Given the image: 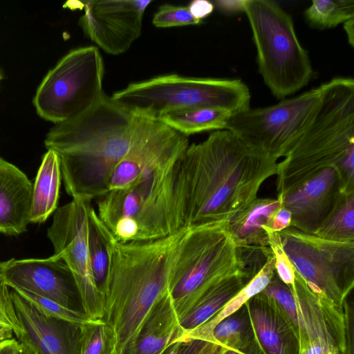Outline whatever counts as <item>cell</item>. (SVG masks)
Masks as SVG:
<instances>
[{
    "label": "cell",
    "instance_id": "cell-40",
    "mask_svg": "<svg viewBox=\"0 0 354 354\" xmlns=\"http://www.w3.org/2000/svg\"><path fill=\"white\" fill-rule=\"evenodd\" d=\"M21 347L15 337L6 339L0 343V354H18Z\"/></svg>",
    "mask_w": 354,
    "mask_h": 354
},
{
    "label": "cell",
    "instance_id": "cell-2",
    "mask_svg": "<svg viewBox=\"0 0 354 354\" xmlns=\"http://www.w3.org/2000/svg\"><path fill=\"white\" fill-rule=\"evenodd\" d=\"M135 121L136 115L104 93L84 113L50 129L44 144L58 155L72 199L91 201L107 193L113 169L131 148Z\"/></svg>",
    "mask_w": 354,
    "mask_h": 354
},
{
    "label": "cell",
    "instance_id": "cell-24",
    "mask_svg": "<svg viewBox=\"0 0 354 354\" xmlns=\"http://www.w3.org/2000/svg\"><path fill=\"white\" fill-rule=\"evenodd\" d=\"M62 179L59 156L48 149L32 184L30 223H42L57 210Z\"/></svg>",
    "mask_w": 354,
    "mask_h": 354
},
{
    "label": "cell",
    "instance_id": "cell-17",
    "mask_svg": "<svg viewBox=\"0 0 354 354\" xmlns=\"http://www.w3.org/2000/svg\"><path fill=\"white\" fill-rule=\"evenodd\" d=\"M10 290L20 344L36 354H77L81 325L48 316Z\"/></svg>",
    "mask_w": 354,
    "mask_h": 354
},
{
    "label": "cell",
    "instance_id": "cell-13",
    "mask_svg": "<svg viewBox=\"0 0 354 354\" xmlns=\"http://www.w3.org/2000/svg\"><path fill=\"white\" fill-rule=\"evenodd\" d=\"M91 201L72 199L53 214L47 236L54 254L68 267L79 295L82 311L93 319H102L104 295L93 278L88 246V212Z\"/></svg>",
    "mask_w": 354,
    "mask_h": 354
},
{
    "label": "cell",
    "instance_id": "cell-11",
    "mask_svg": "<svg viewBox=\"0 0 354 354\" xmlns=\"http://www.w3.org/2000/svg\"><path fill=\"white\" fill-rule=\"evenodd\" d=\"M322 86L279 103L231 115L226 129L277 158L284 157L306 129L317 109Z\"/></svg>",
    "mask_w": 354,
    "mask_h": 354
},
{
    "label": "cell",
    "instance_id": "cell-6",
    "mask_svg": "<svg viewBox=\"0 0 354 354\" xmlns=\"http://www.w3.org/2000/svg\"><path fill=\"white\" fill-rule=\"evenodd\" d=\"M111 100L134 115L158 120L174 110L212 107L232 115L250 108V92L239 79L160 75L129 84Z\"/></svg>",
    "mask_w": 354,
    "mask_h": 354
},
{
    "label": "cell",
    "instance_id": "cell-26",
    "mask_svg": "<svg viewBox=\"0 0 354 354\" xmlns=\"http://www.w3.org/2000/svg\"><path fill=\"white\" fill-rule=\"evenodd\" d=\"M231 113L212 107H194L169 111L158 119L171 129L188 137L209 131L226 129Z\"/></svg>",
    "mask_w": 354,
    "mask_h": 354
},
{
    "label": "cell",
    "instance_id": "cell-19",
    "mask_svg": "<svg viewBox=\"0 0 354 354\" xmlns=\"http://www.w3.org/2000/svg\"><path fill=\"white\" fill-rule=\"evenodd\" d=\"M245 305L261 354H299L295 331L269 297L261 292Z\"/></svg>",
    "mask_w": 354,
    "mask_h": 354
},
{
    "label": "cell",
    "instance_id": "cell-42",
    "mask_svg": "<svg viewBox=\"0 0 354 354\" xmlns=\"http://www.w3.org/2000/svg\"><path fill=\"white\" fill-rule=\"evenodd\" d=\"M344 28L346 33L349 44L354 46V18L345 21L344 24Z\"/></svg>",
    "mask_w": 354,
    "mask_h": 354
},
{
    "label": "cell",
    "instance_id": "cell-3",
    "mask_svg": "<svg viewBox=\"0 0 354 354\" xmlns=\"http://www.w3.org/2000/svg\"><path fill=\"white\" fill-rule=\"evenodd\" d=\"M187 230L153 240L113 241L102 319L111 329L121 354L167 294L175 254Z\"/></svg>",
    "mask_w": 354,
    "mask_h": 354
},
{
    "label": "cell",
    "instance_id": "cell-12",
    "mask_svg": "<svg viewBox=\"0 0 354 354\" xmlns=\"http://www.w3.org/2000/svg\"><path fill=\"white\" fill-rule=\"evenodd\" d=\"M292 291L281 294L276 305L295 331L299 354H346L343 308L313 291L295 271Z\"/></svg>",
    "mask_w": 354,
    "mask_h": 354
},
{
    "label": "cell",
    "instance_id": "cell-31",
    "mask_svg": "<svg viewBox=\"0 0 354 354\" xmlns=\"http://www.w3.org/2000/svg\"><path fill=\"white\" fill-rule=\"evenodd\" d=\"M114 346L113 333L102 319L80 326L77 354H107Z\"/></svg>",
    "mask_w": 354,
    "mask_h": 354
},
{
    "label": "cell",
    "instance_id": "cell-47",
    "mask_svg": "<svg viewBox=\"0 0 354 354\" xmlns=\"http://www.w3.org/2000/svg\"><path fill=\"white\" fill-rule=\"evenodd\" d=\"M107 354H121V353L116 348L115 346H114L108 353Z\"/></svg>",
    "mask_w": 354,
    "mask_h": 354
},
{
    "label": "cell",
    "instance_id": "cell-39",
    "mask_svg": "<svg viewBox=\"0 0 354 354\" xmlns=\"http://www.w3.org/2000/svg\"><path fill=\"white\" fill-rule=\"evenodd\" d=\"M291 213L283 206L275 214L271 224L270 232H279L290 227Z\"/></svg>",
    "mask_w": 354,
    "mask_h": 354
},
{
    "label": "cell",
    "instance_id": "cell-43",
    "mask_svg": "<svg viewBox=\"0 0 354 354\" xmlns=\"http://www.w3.org/2000/svg\"><path fill=\"white\" fill-rule=\"evenodd\" d=\"M13 337L14 333L10 328L0 325V343Z\"/></svg>",
    "mask_w": 354,
    "mask_h": 354
},
{
    "label": "cell",
    "instance_id": "cell-37",
    "mask_svg": "<svg viewBox=\"0 0 354 354\" xmlns=\"http://www.w3.org/2000/svg\"><path fill=\"white\" fill-rule=\"evenodd\" d=\"M191 15L196 19L202 21L210 15L214 9L212 2L207 0H194L187 6Z\"/></svg>",
    "mask_w": 354,
    "mask_h": 354
},
{
    "label": "cell",
    "instance_id": "cell-5",
    "mask_svg": "<svg viewBox=\"0 0 354 354\" xmlns=\"http://www.w3.org/2000/svg\"><path fill=\"white\" fill-rule=\"evenodd\" d=\"M176 164L154 171L129 189L97 198V214L115 240H153L183 229L176 208Z\"/></svg>",
    "mask_w": 354,
    "mask_h": 354
},
{
    "label": "cell",
    "instance_id": "cell-48",
    "mask_svg": "<svg viewBox=\"0 0 354 354\" xmlns=\"http://www.w3.org/2000/svg\"><path fill=\"white\" fill-rule=\"evenodd\" d=\"M3 77H4L3 73L2 70L0 68V82H1V80L3 78Z\"/></svg>",
    "mask_w": 354,
    "mask_h": 354
},
{
    "label": "cell",
    "instance_id": "cell-8",
    "mask_svg": "<svg viewBox=\"0 0 354 354\" xmlns=\"http://www.w3.org/2000/svg\"><path fill=\"white\" fill-rule=\"evenodd\" d=\"M241 270L227 223L188 229L178 246L167 289L178 318L213 285Z\"/></svg>",
    "mask_w": 354,
    "mask_h": 354
},
{
    "label": "cell",
    "instance_id": "cell-36",
    "mask_svg": "<svg viewBox=\"0 0 354 354\" xmlns=\"http://www.w3.org/2000/svg\"><path fill=\"white\" fill-rule=\"evenodd\" d=\"M345 318L346 351V354H353V308L347 299L343 305Z\"/></svg>",
    "mask_w": 354,
    "mask_h": 354
},
{
    "label": "cell",
    "instance_id": "cell-18",
    "mask_svg": "<svg viewBox=\"0 0 354 354\" xmlns=\"http://www.w3.org/2000/svg\"><path fill=\"white\" fill-rule=\"evenodd\" d=\"M342 189L338 170L329 167L277 197L291 213L290 227L313 234L335 205Z\"/></svg>",
    "mask_w": 354,
    "mask_h": 354
},
{
    "label": "cell",
    "instance_id": "cell-4",
    "mask_svg": "<svg viewBox=\"0 0 354 354\" xmlns=\"http://www.w3.org/2000/svg\"><path fill=\"white\" fill-rule=\"evenodd\" d=\"M321 86L314 116L277 164L278 196L329 167L338 170L344 191H354V80L335 77Z\"/></svg>",
    "mask_w": 354,
    "mask_h": 354
},
{
    "label": "cell",
    "instance_id": "cell-14",
    "mask_svg": "<svg viewBox=\"0 0 354 354\" xmlns=\"http://www.w3.org/2000/svg\"><path fill=\"white\" fill-rule=\"evenodd\" d=\"M189 145L187 136L160 120L136 115L131 148L113 169L107 192L129 189L154 171L175 164Z\"/></svg>",
    "mask_w": 354,
    "mask_h": 354
},
{
    "label": "cell",
    "instance_id": "cell-46",
    "mask_svg": "<svg viewBox=\"0 0 354 354\" xmlns=\"http://www.w3.org/2000/svg\"><path fill=\"white\" fill-rule=\"evenodd\" d=\"M223 354H243L234 350L226 348Z\"/></svg>",
    "mask_w": 354,
    "mask_h": 354
},
{
    "label": "cell",
    "instance_id": "cell-1",
    "mask_svg": "<svg viewBox=\"0 0 354 354\" xmlns=\"http://www.w3.org/2000/svg\"><path fill=\"white\" fill-rule=\"evenodd\" d=\"M277 160L227 129L189 145L175 167L180 228L227 223L277 174Z\"/></svg>",
    "mask_w": 354,
    "mask_h": 354
},
{
    "label": "cell",
    "instance_id": "cell-41",
    "mask_svg": "<svg viewBox=\"0 0 354 354\" xmlns=\"http://www.w3.org/2000/svg\"><path fill=\"white\" fill-rule=\"evenodd\" d=\"M226 348L217 344L207 342L196 354H223Z\"/></svg>",
    "mask_w": 354,
    "mask_h": 354
},
{
    "label": "cell",
    "instance_id": "cell-44",
    "mask_svg": "<svg viewBox=\"0 0 354 354\" xmlns=\"http://www.w3.org/2000/svg\"><path fill=\"white\" fill-rule=\"evenodd\" d=\"M21 349L18 354H36L29 346L21 344Z\"/></svg>",
    "mask_w": 354,
    "mask_h": 354
},
{
    "label": "cell",
    "instance_id": "cell-32",
    "mask_svg": "<svg viewBox=\"0 0 354 354\" xmlns=\"http://www.w3.org/2000/svg\"><path fill=\"white\" fill-rule=\"evenodd\" d=\"M10 288L31 303L42 313L48 316L79 325H82L95 320L90 318L83 311L64 307L50 299L39 295L28 290L16 286H10Z\"/></svg>",
    "mask_w": 354,
    "mask_h": 354
},
{
    "label": "cell",
    "instance_id": "cell-20",
    "mask_svg": "<svg viewBox=\"0 0 354 354\" xmlns=\"http://www.w3.org/2000/svg\"><path fill=\"white\" fill-rule=\"evenodd\" d=\"M168 292L152 309L122 354H179L185 340Z\"/></svg>",
    "mask_w": 354,
    "mask_h": 354
},
{
    "label": "cell",
    "instance_id": "cell-7",
    "mask_svg": "<svg viewBox=\"0 0 354 354\" xmlns=\"http://www.w3.org/2000/svg\"><path fill=\"white\" fill-rule=\"evenodd\" d=\"M244 12L252 32L259 73L272 94L283 100L305 87L313 67L291 16L271 0H246Z\"/></svg>",
    "mask_w": 354,
    "mask_h": 354
},
{
    "label": "cell",
    "instance_id": "cell-21",
    "mask_svg": "<svg viewBox=\"0 0 354 354\" xmlns=\"http://www.w3.org/2000/svg\"><path fill=\"white\" fill-rule=\"evenodd\" d=\"M32 183L13 164L0 157V232L18 236L27 230Z\"/></svg>",
    "mask_w": 354,
    "mask_h": 354
},
{
    "label": "cell",
    "instance_id": "cell-16",
    "mask_svg": "<svg viewBox=\"0 0 354 354\" xmlns=\"http://www.w3.org/2000/svg\"><path fill=\"white\" fill-rule=\"evenodd\" d=\"M3 279L9 287L28 290L71 309L79 298L68 267L54 254L44 259L6 261Z\"/></svg>",
    "mask_w": 354,
    "mask_h": 354
},
{
    "label": "cell",
    "instance_id": "cell-35",
    "mask_svg": "<svg viewBox=\"0 0 354 354\" xmlns=\"http://www.w3.org/2000/svg\"><path fill=\"white\" fill-rule=\"evenodd\" d=\"M0 325L10 328L15 337L20 332L11 298V290L5 283L3 278L0 279Z\"/></svg>",
    "mask_w": 354,
    "mask_h": 354
},
{
    "label": "cell",
    "instance_id": "cell-45",
    "mask_svg": "<svg viewBox=\"0 0 354 354\" xmlns=\"http://www.w3.org/2000/svg\"><path fill=\"white\" fill-rule=\"evenodd\" d=\"M6 265V261H0V279L3 278L4 269Z\"/></svg>",
    "mask_w": 354,
    "mask_h": 354
},
{
    "label": "cell",
    "instance_id": "cell-38",
    "mask_svg": "<svg viewBox=\"0 0 354 354\" xmlns=\"http://www.w3.org/2000/svg\"><path fill=\"white\" fill-rule=\"evenodd\" d=\"M246 0H217L213 4L221 12L234 15L245 12Z\"/></svg>",
    "mask_w": 354,
    "mask_h": 354
},
{
    "label": "cell",
    "instance_id": "cell-27",
    "mask_svg": "<svg viewBox=\"0 0 354 354\" xmlns=\"http://www.w3.org/2000/svg\"><path fill=\"white\" fill-rule=\"evenodd\" d=\"M88 246L92 272L97 289L104 295L110 264V248L114 236L90 205L88 212Z\"/></svg>",
    "mask_w": 354,
    "mask_h": 354
},
{
    "label": "cell",
    "instance_id": "cell-25",
    "mask_svg": "<svg viewBox=\"0 0 354 354\" xmlns=\"http://www.w3.org/2000/svg\"><path fill=\"white\" fill-rule=\"evenodd\" d=\"M205 341L243 354H261L245 304L218 322Z\"/></svg>",
    "mask_w": 354,
    "mask_h": 354
},
{
    "label": "cell",
    "instance_id": "cell-30",
    "mask_svg": "<svg viewBox=\"0 0 354 354\" xmlns=\"http://www.w3.org/2000/svg\"><path fill=\"white\" fill-rule=\"evenodd\" d=\"M304 15L312 28L319 30L333 28L354 18V1L313 0Z\"/></svg>",
    "mask_w": 354,
    "mask_h": 354
},
{
    "label": "cell",
    "instance_id": "cell-34",
    "mask_svg": "<svg viewBox=\"0 0 354 354\" xmlns=\"http://www.w3.org/2000/svg\"><path fill=\"white\" fill-rule=\"evenodd\" d=\"M268 240L269 247L274 257V267L277 276L286 284H292L295 270L283 251L279 232H269Z\"/></svg>",
    "mask_w": 354,
    "mask_h": 354
},
{
    "label": "cell",
    "instance_id": "cell-29",
    "mask_svg": "<svg viewBox=\"0 0 354 354\" xmlns=\"http://www.w3.org/2000/svg\"><path fill=\"white\" fill-rule=\"evenodd\" d=\"M313 234L334 241H354V192L340 193Z\"/></svg>",
    "mask_w": 354,
    "mask_h": 354
},
{
    "label": "cell",
    "instance_id": "cell-10",
    "mask_svg": "<svg viewBox=\"0 0 354 354\" xmlns=\"http://www.w3.org/2000/svg\"><path fill=\"white\" fill-rule=\"evenodd\" d=\"M279 234L284 252L307 285L343 308L354 287V241H330L292 227Z\"/></svg>",
    "mask_w": 354,
    "mask_h": 354
},
{
    "label": "cell",
    "instance_id": "cell-9",
    "mask_svg": "<svg viewBox=\"0 0 354 354\" xmlns=\"http://www.w3.org/2000/svg\"><path fill=\"white\" fill-rule=\"evenodd\" d=\"M103 59L94 46L69 51L42 80L33 98L37 114L55 124L75 118L102 97Z\"/></svg>",
    "mask_w": 354,
    "mask_h": 354
},
{
    "label": "cell",
    "instance_id": "cell-23",
    "mask_svg": "<svg viewBox=\"0 0 354 354\" xmlns=\"http://www.w3.org/2000/svg\"><path fill=\"white\" fill-rule=\"evenodd\" d=\"M254 277L241 270L221 279L209 288L178 318L179 326L184 335L210 319Z\"/></svg>",
    "mask_w": 354,
    "mask_h": 354
},
{
    "label": "cell",
    "instance_id": "cell-33",
    "mask_svg": "<svg viewBox=\"0 0 354 354\" xmlns=\"http://www.w3.org/2000/svg\"><path fill=\"white\" fill-rule=\"evenodd\" d=\"M202 22L191 15L187 6L171 4L162 5L152 19L153 26L157 28L198 25Z\"/></svg>",
    "mask_w": 354,
    "mask_h": 354
},
{
    "label": "cell",
    "instance_id": "cell-22",
    "mask_svg": "<svg viewBox=\"0 0 354 354\" xmlns=\"http://www.w3.org/2000/svg\"><path fill=\"white\" fill-rule=\"evenodd\" d=\"M282 207L277 197H257L227 223L228 231L237 247H269L268 233L275 214Z\"/></svg>",
    "mask_w": 354,
    "mask_h": 354
},
{
    "label": "cell",
    "instance_id": "cell-15",
    "mask_svg": "<svg viewBox=\"0 0 354 354\" xmlns=\"http://www.w3.org/2000/svg\"><path fill=\"white\" fill-rule=\"evenodd\" d=\"M153 1H86L79 25L106 53L127 52L140 36L145 10Z\"/></svg>",
    "mask_w": 354,
    "mask_h": 354
},
{
    "label": "cell",
    "instance_id": "cell-28",
    "mask_svg": "<svg viewBox=\"0 0 354 354\" xmlns=\"http://www.w3.org/2000/svg\"><path fill=\"white\" fill-rule=\"evenodd\" d=\"M274 273V257L272 253V255L259 272L232 298L219 312L200 327L183 335V339L205 341L210 331L218 322L236 311L251 297L261 292L270 281Z\"/></svg>",
    "mask_w": 354,
    "mask_h": 354
}]
</instances>
